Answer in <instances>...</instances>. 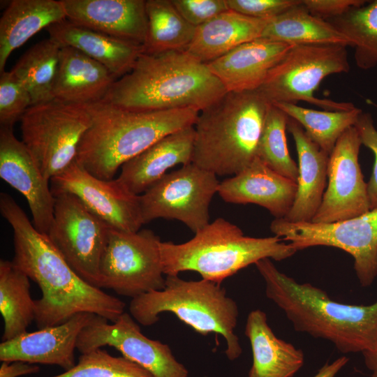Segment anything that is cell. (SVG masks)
<instances>
[{
	"mask_svg": "<svg viewBox=\"0 0 377 377\" xmlns=\"http://www.w3.org/2000/svg\"><path fill=\"white\" fill-rule=\"evenodd\" d=\"M0 212L13 231L15 266L39 286L36 302L38 329L62 324L80 313H91L115 321L125 303L82 279L47 235L38 232L14 199L0 194Z\"/></svg>",
	"mask_w": 377,
	"mask_h": 377,
	"instance_id": "1",
	"label": "cell"
},
{
	"mask_svg": "<svg viewBox=\"0 0 377 377\" xmlns=\"http://www.w3.org/2000/svg\"><path fill=\"white\" fill-rule=\"evenodd\" d=\"M265 294L285 313L295 330L332 342L343 353H377V301L352 305L330 299L309 283H300L280 272L269 258L255 263Z\"/></svg>",
	"mask_w": 377,
	"mask_h": 377,
	"instance_id": "2",
	"label": "cell"
},
{
	"mask_svg": "<svg viewBox=\"0 0 377 377\" xmlns=\"http://www.w3.org/2000/svg\"><path fill=\"white\" fill-rule=\"evenodd\" d=\"M226 92L207 64L186 51L144 52L131 71L114 81L102 101L131 110L194 108L201 111Z\"/></svg>",
	"mask_w": 377,
	"mask_h": 377,
	"instance_id": "3",
	"label": "cell"
},
{
	"mask_svg": "<svg viewBox=\"0 0 377 377\" xmlns=\"http://www.w3.org/2000/svg\"><path fill=\"white\" fill-rule=\"evenodd\" d=\"M91 125L84 135L76 161L94 176L113 179L127 161L165 136L194 126V108L131 110L103 101L87 105Z\"/></svg>",
	"mask_w": 377,
	"mask_h": 377,
	"instance_id": "4",
	"label": "cell"
},
{
	"mask_svg": "<svg viewBox=\"0 0 377 377\" xmlns=\"http://www.w3.org/2000/svg\"><path fill=\"white\" fill-rule=\"evenodd\" d=\"M270 103L258 90L226 92L200 111L192 163L216 175H235L257 157Z\"/></svg>",
	"mask_w": 377,
	"mask_h": 377,
	"instance_id": "5",
	"label": "cell"
},
{
	"mask_svg": "<svg viewBox=\"0 0 377 377\" xmlns=\"http://www.w3.org/2000/svg\"><path fill=\"white\" fill-rule=\"evenodd\" d=\"M297 251L274 235L245 236L236 225L218 218L195 232L190 240L175 244L161 242L160 252L163 274L178 275L193 271L202 279L221 284L229 276L256 262L269 258L281 261Z\"/></svg>",
	"mask_w": 377,
	"mask_h": 377,
	"instance_id": "6",
	"label": "cell"
},
{
	"mask_svg": "<svg viewBox=\"0 0 377 377\" xmlns=\"http://www.w3.org/2000/svg\"><path fill=\"white\" fill-rule=\"evenodd\" d=\"M131 316L144 326L155 324L159 314L174 313L195 332L207 335H221L226 343V355L230 360L238 358L242 351L235 332L239 310L237 303L226 290L205 279L186 281L178 275H167L165 287L131 299Z\"/></svg>",
	"mask_w": 377,
	"mask_h": 377,
	"instance_id": "7",
	"label": "cell"
},
{
	"mask_svg": "<svg viewBox=\"0 0 377 377\" xmlns=\"http://www.w3.org/2000/svg\"><path fill=\"white\" fill-rule=\"evenodd\" d=\"M349 71L346 45H293L257 90L272 104L304 101L323 110H350L355 108L350 102L314 96V91L326 77Z\"/></svg>",
	"mask_w": 377,
	"mask_h": 377,
	"instance_id": "8",
	"label": "cell"
},
{
	"mask_svg": "<svg viewBox=\"0 0 377 377\" xmlns=\"http://www.w3.org/2000/svg\"><path fill=\"white\" fill-rule=\"evenodd\" d=\"M20 121L22 141L50 180L76 161L91 119L87 105L53 99L29 107Z\"/></svg>",
	"mask_w": 377,
	"mask_h": 377,
	"instance_id": "9",
	"label": "cell"
},
{
	"mask_svg": "<svg viewBox=\"0 0 377 377\" xmlns=\"http://www.w3.org/2000/svg\"><path fill=\"white\" fill-rule=\"evenodd\" d=\"M158 236L144 229L127 232L110 228L100 263V288L131 299L165 287Z\"/></svg>",
	"mask_w": 377,
	"mask_h": 377,
	"instance_id": "10",
	"label": "cell"
},
{
	"mask_svg": "<svg viewBox=\"0 0 377 377\" xmlns=\"http://www.w3.org/2000/svg\"><path fill=\"white\" fill-rule=\"evenodd\" d=\"M270 230L297 251L327 246L346 251L354 258L356 275L364 287L370 286L377 276V209L333 223L274 219Z\"/></svg>",
	"mask_w": 377,
	"mask_h": 377,
	"instance_id": "11",
	"label": "cell"
},
{
	"mask_svg": "<svg viewBox=\"0 0 377 377\" xmlns=\"http://www.w3.org/2000/svg\"><path fill=\"white\" fill-rule=\"evenodd\" d=\"M219 184L215 174L193 163L166 173L140 195L143 224L176 219L196 232L209 223V205Z\"/></svg>",
	"mask_w": 377,
	"mask_h": 377,
	"instance_id": "12",
	"label": "cell"
},
{
	"mask_svg": "<svg viewBox=\"0 0 377 377\" xmlns=\"http://www.w3.org/2000/svg\"><path fill=\"white\" fill-rule=\"evenodd\" d=\"M54 196V216L47 236L82 279L100 288L99 266L110 227L74 195Z\"/></svg>",
	"mask_w": 377,
	"mask_h": 377,
	"instance_id": "13",
	"label": "cell"
},
{
	"mask_svg": "<svg viewBox=\"0 0 377 377\" xmlns=\"http://www.w3.org/2000/svg\"><path fill=\"white\" fill-rule=\"evenodd\" d=\"M108 321L96 316L82 330L77 342L81 354L109 346L154 377H187L188 370L175 359L169 346L145 336L131 314L124 312L112 323Z\"/></svg>",
	"mask_w": 377,
	"mask_h": 377,
	"instance_id": "14",
	"label": "cell"
},
{
	"mask_svg": "<svg viewBox=\"0 0 377 377\" xmlns=\"http://www.w3.org/2000/svg\"><path fill=\"white\" fill-rule=\"evenodd\" d=\"M50 182L54 195H74L110 228L137 232L143 225L140 195L130 191L117 178H98L75 161Z\"/></svg>",
	"mask_w": 377,
	"mask_h": 377,
	"instance_id": "15",
	"label": "cell"
},
{
	"mask_svg": "<svg viewBox=\"0 0 377 377\" xmlns=\"http://www.w3.org/2000/svg\"><path fill=\"white\" fill-rule=\"evenodd\" d=\"M362 145L354 126L339 138L329 156L328 185L311 222L333 223L370 211L367 183L358 158Z\"/></svg>",
	"mask_w": 377,
	"mask_h": 377,
	"instance_id": "16",
	"label": "cell"
},
{
	"mask_svg": "<svg viewBox=\"0 0 377 377\" xmlns=\"http://www.w3.org/2000/svg\"><path fill=\"white\" fill-rule=\"evenodd\" d=\"M0 177L24 196L33 225L46 235L53 220L55 202L50 180L23 142L15 136L13 128H0Z\"/></svg>",
	"mask_w": 377,
	"mask_h": 377,
	"instance_id": "17",
	"label": "cell"
},
{
	"mask_svg": "<svg viewBox=\"0 0 377 377\" xmlns=\"http://www.w3.org/2000/svg\"><path fill=\"white\" fill-rule=\"evenodd\" d=\"M96 316L80 313L62 324L1 341L0 360L57 365L70 370L76 364L74 353L79 335Z\"/></svg>",
	"mask_w": 377,
	"mask_h": 377,
	"instance_id": "18",
	"label": "cell"
},
{
	"mask_svg": "<svg viewBox=\"0 0 377 377\" xmlns=\"http://www.w3.org/2000/svg\"><path fill=\"white\" fill-rule=\"evenodd\" d=\"M66 19L108 36L144 45L147 34L145 0H61Z\"/></svg>",
	"mask_w": 377,
	"mask_h": 377,
	"instance_id": "19",
	"label": "cell"
},
{
	"mask_svg": "<svg viewBox=\"0 0 377 377\" xmlns=\"http://www.w3.org/2000/svg\"><path fill=\"white\" fill-rule=\"evenodd\" d=\"M297 188L296 182L276 172L256 157L243 170L221 182L217 193L226 202L258 205L275 219H284L293 206Z\"/></svg>",
	"mask_w": 377,
	"mask_h": 377,
	"instance_id": "20",
	"label": "cell"
},
{
	"mask_svg": "<svg viewBox=\"0 0 377 377\" xmlns=\"http://www.w3.org/2000/svg\"><path fill=\"white\" fill-rule=\"evenodd\" d=\"M293 45L258 38L207 63L227 92L257 90Z\"/></svg>",
	"mask_w": 377,
	"mask_h": 377,
	"instance_id": "21",
	"label": "cell"
},
{
	"mask_svg": "<svg viewBox=\"0 0 377 377\" xmlns=\"http://www.w3.org/2000/svg\"><path fill=\"white\" fill-rule=\"evenodd\" d=\"M194 126L169 134L121 167L117 179L140 195L161 179L170 168L192 163Z\"/></svg>",
	"mask_w": 377,
	"mask_h": 377,
	"instance_id": "22",
	"label": "cell"
},
{
	"mask_svg": "<svg viewBox=\"0 0 377 377\" xmlns=\"http://www.w3.org/2000/svg\"><path fill=\"white\" fill-rule=\"evenodd\" d=\"M61 47H71L103 65L117 79L133 68L144 45L117 38L65 19L46 28Z\"/></svg>",
	"mask_w": 377,
	"mask_h": 377,
	"instance_id": "23",
	"label": "cell"
},
{
	"mask_svg": "<svg viewBox=\"0 0 377 377\" xmlns=\"http://www.w3.org/2000/svg\"><path fill=\"white\" fill-rule=\"evenodd\" d=\"M115 80L101 64L73 47H61L53 98L77 105L101 102Z\"/></svg>",
	"mask_w": 377,
	"mask_h": 377,
	"instance_id": "24",
	"label": "cell"
},
{
	"mask_svg": "<svg viewBox=\"0 0 377 377\" xmlns=\"http://www.w3.org/2000/svg\"><path fill=\"white\" fill-rule=\"evenodd\" d=\"M287 130L297 152L298 177L294 202L284 219L293 223L311 222L325 193L330 155L313 142L294 119H288Z\"/></svg>",
	"mask_w": 377,
	"mask_h": 377,
	"instance_id": "25",
	"label": "cell"
},
{
	"mask_svg": "<svg viewBox=\"0 0 377 377\" xmlns=\"http://www.w3.org/2000/svg\"><path fill=\"white\" fill-rule=\"evenodd\" d=\"M268 20L229 9L196 27L185 51L200 62L209 63L244 43L261 38Z\"/></svg>",
	"mask_w": 377,
	"mask_h": 377,
	"instance_id": "26",
	"label": "cell"
},
{
	"mask_svg": "<svg viewBox=\"0 0 377 377\" xmlns=\"http://www.w3.org/2000/svg\"><path fill=\"white\" fill-rule=\"evenodd\" d=\"M244 334L253 354L249 377H292L302 367V350L274 334L264 311L256 309L249 313Z\"/></svg>",
	"mask_w": 377,
	"mask_h": 377,
	"instance_id": "27",
	"label": "cell"
},
{
	"mask_svg": "<svg viewBox=\"0 0 377 377\" xmlns=\"http://www.w3.org/2000/svg\"><path fill=\"white\" fill-rule=\"evenodd\" d=\"M66 19L61 0H13L0 19V72L12 53L44 28Z\"/></svg>",
	"mask_w": 377,
	"mask_h": 377,
	"instance_id": "28",
	"label": "cell"
},
{
	"mask_svg": "<svg viewBox=\"0 0 377 377\" xmlns=\"http://www.w3.org/2000/svg\"><path fill=\"white\" fill-rule=\"evenodd\" d=\"M262 38L289 45L338 44L348 40L327 20L311 15L302 2L269 19Z\"/></svg>",
	"mask_w": 377,
	"mask_h": 377,
	"instance_id": "29",
	"label": "cell"
},
{
	"mask_svg": "<svg viewBox=\"0 0 377 377\" xmlns=\"http://www.w3.org/2000/svg\"><path fill=\"white\" fill-rule=\"evenodd\" d=\"M30 279L12 260H0V313L3 320L2 341L27 332L36 317Z\"/></svg>",
	"mask_w": 377,
	"mask_h": 377,
	"instance_id": "30",
	"label": "cell"
},
{
	"mask_svg": "<svg viewBox=\"0 0 377 377\" xmlns=\"http://www.w3.org/2000/svg\"><path fill=\"white\" fill-rule=\"evenodd\" d=\"M146 11L148 27L145 52L156 54L186 50L196 27L182 16L172 0H147Z\"/></svg>",
	"mask_w": 377,
	"mask_h": 377,
	"instance_id": "31",
	"label": "cell"
},
{
	"mask_svg": "<svg viewBox=\"0 0 377 377\" xmlns=\"http://www.w3.org/2000/svg\"><path fill=\"white\" fill-rule=\"evenodd\" d=\"M61 45L50 38L27 50L11 69L30 94L32 105L54 99Z\"/></svg>",
	"mask_w": 377,
	"mask_h": 377,
	"instance_id": "32",
	"label": "cell"
},
{
	"mask_svg": "<svg viewBox=\"0 0 377 377\" xmlns=\"http://www.w3.org/2000/svg\"><path fill=\"white\" fill-rule=\"evenodd\" d=\"M288 117L296 121L306 135L328 155L341 135L353 126L362 110L355 108L346 111L317 110L295 103H274Z\"/></svg>",
	"mask_w": 377,
	"mask_h": 377,
	"instance_id": "33",
	"label": "cell"
},
{
	"mask_svg": "<svg viewBox=\"0 0 377 377\" xmlns=\"http://www.w3.org/2000/svg\"><path fill=\"white\" fill-rule=\"evenodd\" d=\"M327 21L355 49L354 59L360 68L367 70L377 65V0L367 1Z\"/></svg>",
	"mask_w": 377,
	"mask_h": 377,
	"instance_id": "34",
	"label": "cell"
},
{
	"mask_svg": "<svg viewBox=\"0 0 377 377\" xmlns=\"http://www.w3.org/2000/svg\"><path fill=\"white\" fill-rule=\"evenodd\" d=\"M288 119L276 105H269L258 142L257 157L276 172L297 182L298 167L290 155L286 140Z\"/></svg>",
	"mask_w": 377,
	"mask_h": 377,
	"instance_id": "35",
	"label": "cell"
},
{
	"mask_svg": "<svg viewBox=\"0 0 377 377\" xmlns=\"http://www.w3.org/2000/svg\"><path fill=\"white\" fill-rule=\"evenodd\" d=\"M52 377H154L138 364L98 348L82 353L74 367Z\"/></svg>",
	"mask_w": 377,
	"mask_h": 377,
	"instance_id": "36",
	"label": "cell"
},
{
	"mask_svg": "<svg viewBox=\"0 0 377 377\" xmlns=\"http://www.w3.org/2000/svg\"><path fill=\"white\" fill-rule=\"evenodd\" d=\"M32 105L29 93L10 70L3 71L0 76L1 127L13 128Z\"/></svg>",
	"mask_w": 377,
	"mask_h": 377,
	"instance_id": "37",
	"label": "cell"
},
{
	"mask_svg": "<svg viewBox=\"0 0 377 377\" xmlns=\"http://www.w3.org/2000/svg\"><path fill=\"white\" fill-rule=\"evenodd\" d=\"M182 16L198 27L229 10L227 0H172Z\"/></svg>",
	"mask_w": 377,
	"mask_h": 377,
	"instance_id": "38",
	"label": "cell"
},
{
	"mask_svg": "<svg viewBox=\"0 0 377 377\" xmlns=\"http://www.w3.org/2000/svg\"><path fill=\"white\" fill-rule=\"evenodd\" d=\"M301 2L302 0H227L229 9L260 19L273 18Z\"/></svg>",
	"mask_w": 377,
	"mask_h": 377,
	"instance_id": "39",
	"label": "cell"
},
{
	"mask_svg": "<svg viewBox=\"0 0 377 377\" xmlns=\"http://www.w3.org/2000/svg\"><path fill=\"white\" fill-rule=\"evenodd\" d=\"M354 126L360 135L362 144L374 155V165L371 178L367 183V194L370 210L377 209V129L370 113L363 111Z\"/></svg>",
	"mask_w": 377,
	"mask_h": 377,
	"instance_id": "40",
	"label": "cell"
},
{
	"mask_svg": "<svg viewBox=\"0 0 377 377\" xmlns=\"http://www.w3.org/2000/svg\"><path fill=\"white\" fill-rule=\"evenodd\" d=\"M367 2L365 0H302V4L311 15L325 20L339 17Z\"/></svg>",
	"mask_w": 377,
	"mask_h": 377,
	"instance_id": "41",
	"label": "cell"
},
{
	"mask_svg": "<svg viewBox=\"0 0 377 377\" xmlns=\"http://www.w3.org/2000/svg\"><path fill=\"white\" fill-rule=\"evenodd\" d=\"M39 370L38 365L22 361L2 362L0 377H18L36 374Z\"/></svg>",
	"mask_w": 377,
	"mask_h": 377,
	"instance_id": "42",
	"label": "cell"
},
{
	"mask_svg": "<svg viewBox=\"0 0 377 377\" xmlns=\"http://www.w3.org/2000/svg\"><path fill=\"white\" fill-rule=\"evenodd\" d=\"M348 361V359L343 356L332 363H326L313 377H334L341 368L346 364Z\"/></svg>",
	"mask_w": 377,
	"mask_h": 377,
	"instance_id": "43",
	"label": "cell"
},
{
	"mask_svg": "<svg viewBox=\"0 0 377 377\" xmlns=\"http://www.w3.org/2000/svg\"><path fill=\"white\" fill-rule=\"evenodd\" d=\"M365 364L373 372L377 371V353L371 357L364 360Z\"/></svg>",
	"mask_w": 377,
	"mask_h": 377,
	"instance_id": "44",
	"label": "cell"
},
{
	"mask_svg": "<svg viewBox=\"0 0 377 377\" xmlns=\"http://www.w3.org/2000/svg\"><path fill=\"white\" fill-rule=\"evenodd\" d=\"M372 377H377V371L373 372Z\"/></svg>",
	"mask_w": 377,
	"mask_h": 377,
	"instance_id": "45",
	"label": "cell"
}]
</instances>
